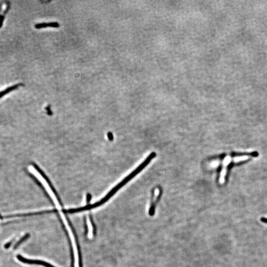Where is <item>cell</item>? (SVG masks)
Returning <instances> with one entry per match:
<instances>
[{"instance_id":"cell-1","label":"cell","mask_w":267,"mask_h":267,"mask_svg":"<svg viewBox=\"0 0 267 267\" xmlns=\"http://www.w3.org/2000/svg\"><path fill=\"white\" fill-rule=\"evenodd\" d=\"M156 156V154L155 152H152L149 154V156L147 157V158L145 159V161L142 162V163L137 168L132 172L131 173L129 174V175H128L126 178H124L121 182L119 183L118 185H116L113 189H111L105 197H103L102 199L100 200L99 202H97L95 203V206L96 207H98L102 205L103 204H104L106 202H107L110 198H111L116 192L120 189L123 187L125 185H126L128 182H129V181L131 180L134 177H135L139 173L142 171L150 163V162L154 159V158Z\"/></svg>"},{"instance_id":"cell-2","label":"cell","mask_w":267,"mask_h":267,"mask_svg":"<svg viewBox=\"0 0 267 267\" xmlns=\"http://www.w3.org/2000/svg\"><path fill=\"white\" fill-rule=\"evenodd\" d=\"M17 259L22 263L27 264L29 265H38L41 266H44L45 267H55L49 263L44 261L39 260H33V259H29L24 257L23 256L21 255H17Z\"/></svg>"},{"instance_id":"cell-3","label":"cell","mask_w":267,"mask_h":267,"mask_svg":"<svg viewBox=\"0 0 267 267\" xmlns=\"http://www.w3.org/2000/svg\"><path fill=\"white\" fill-rule=\"evenodd\" d=\"M58 213V211L56 209L50 210H46V211H40V212H36L28 213L24 214H17L14 215H10L4 217L5 218H14V217H26L34 216V215H41L43 214L49 213Z\"/></svg>"},{"instance_id":"cell-4","label":"cell","mask_w":267,"mask_h":267,"mask_svg":"<svg viewBox=\"0 0 267 267\" xmlns=\"http://www.w3.org/2000/svg\"><path fill=\"white\" fill-rule=\"evenodd\" d=\"M231 160L232 159L230 157L227 156L224 160L223 166L222 171L221 173L220 178L219 180L220 184H224L225 182V176H226V172H227V167L230 164Z\"/></svg>"},{"instance_id":"cell-5","label":"cell","mask_w":267,"mask_h":267,"mask_svg":"<svg viewBox=\"0 0 267 267\" xmlns=\"http://www.w3.org/2000/svg\"><path fill=\"white\" fill-rule=\"evenodd\" d=\"M60 26V24L58 22H43L39 24H36L35 27L36 29H41L47 27H51L59 28Z\"/></svg>"},{"instance_id":"cell-6","label":"cell","mask_w":267,"mask_h":267,"mask_svg":"<svg viewBox=\"0 0 267 267\" xmlns=\"http://www.w3.org/2000/svg\"><path fill=\"white\" fill-rule=\"evenodd\" d=\"M21 84H16V85H13L12 86L8 88H7L3 91L0 92V98L4 96H5L7 94L9 93L10 92H11L13 90H14L15 89L18 88L20 86H21Z\"/></svg>"},{"instance_id":"cell-7","label":"cell","mask_w":267,"mask_h":267,"mask_svg":"<svg viewBox=\"0 0 267 267\" xmlns=\"http://www.w3.org/2000/svg\"><path fill=\"white\" fill-rule=\"evenodd\" d=\"M30 237V234H25L24 236L22 237V238H21L20 240H18V241L16 243L14 244V249H17V248L18 247L20 246V245L22 243H24L25 241H26V240H27L28 238H29Z\"/></svg>"},{"instance_id":"cell-8","label":"cell","mask_w":267,"mask_h":267,"mask_svg":"<svg viewBox=\"0 0 267 267\" xmlns=\"http://www.w3.org/2000/svg\"><path fill=\"white\" fill-rule=\"evenodd\" d=\"M249 158V156H248V155H244V156H238V157H234V158L233 159V161H234V162H239L247 160V159H248Z\"/></svg>"},{"instance_id":"cell-9","label":"cell","mask_w":267,"mask_h":267,"mask_svg":"<svg viewBox=\"0 0 267 267\" xmlns=\"http://www.w3.org/2000/svg\"><path fill=\"white\" fill-rule=\"evenodd\" d=\"M90 221L91 224L92 225V230H93V235L95 236L96 234V227L95 226L94 221L93 218L92 217V215H90Z\"/></svg>"},{"instance_id":"cell-10","label":"cell","mask_w":267,"mask_h":267,"mask_svg":"<svg viewBox=\"0 0 267 267\" xmlns=\"http://www.w3.org/2000/svg\"><path fill=\"white\" fill-rule=\"evenodd\" d=\"M84 227H85V235L87 236L88 234V227L87 223L86 218L85 217L84 218Z\"/></svg>"},{"instance_id":"cell-11","label":"cell","mask_w":267,"mask_h":267,"mask_svg":"<svg viewBox=\"0 0 267 267\" xmlns=\"http://www.w3.org/2000/svg\"><path fill=\"white\" fill-rule=\"evenodd\" d=\"M14 240H11V241H9L8 243H7L5 244L4 245V247L5 249H8V248H10V246H11V244H12V243L14 242Z\"/></svg>"},{"instance_id":"cell-12","label":"cell","mask_w":267,"mask_h":267,"mask_svg":"<svg viewBox=\"0 0 267 267\" xmlns=\"http://www.w3.org/2000/svg\"><path fill=\"white\" fill-rule=\"evenodd\" d=\"M4 16L3 15H0V28L1 27L2 25H3V21H4Z\"/></svg>"},{"instance_id":"cell-13","label":"cell","mask_w":267,"mask_h":267,"mask_svg":"<svg viewBox=\"0 0 267 267\" xmlns=\"http://www.w3.org/2000/svg\"><path fill=\"white\" fill-rule=\"evenodd\" d=\"M46 109L48 110V113L49 114H52V111H51V107H50V106H47V107H46Z\"/></svg>"}]
</instances>
